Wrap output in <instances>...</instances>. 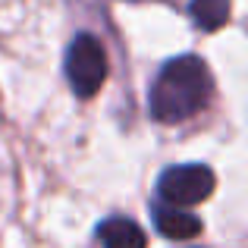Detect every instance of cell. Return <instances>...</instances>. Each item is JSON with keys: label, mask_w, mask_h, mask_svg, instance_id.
<instances>
[{"label": "cell", "mask_w": 248, "mask_h": 248, "mask_svg": "<svg viewBox=\"0 0 248 248\" xmlns=\"http://www.w3.org/2000/svg\"><path fill=\"white\" fill-rule=\"evenodd\" d=\"M211 69L195 54H182L176 60L164 63L157 79L151 85V116L157 123H182L207 107L211 101Z\"/></svg>", "instance_id": "1"}, {"label": "cell", "mask_w": 248, "mask_h": 248, "mask_svg": "<svg viewBox=\"0 0 248 248\" xmlns=\"http://www.w3.org/2000/svg\"><path fill=\"white\" fill-rule=\"evenodd\" d=\"M66 79L79 97H94L107 79V57L94 35L73 38L66 50Z\"/></svg>", "instance_id": "2"}, {"label": "cell", "mask_w": 248, "mask_h": 248, "mask_svg": "<svg viewBox=\"0 0 248 248\" xmlns=\"http://www.w3.org/2000/svg\"><path fill=\"white\" fill-rule=\"evenodd\" d=\"M214 186V170L204 164H182V167H170L160 173L157 179V195L164 204L173 207H192L201 204L204 198H211Z\"/></svg>", "instance_id": "3"}, {"label": "cell", "mask_w": 248, "mask_h": 248, "mask_svg": "<svg viewBox=\"0 0 248 248\" xmlns=\"http://www.w3.org/2000/svg\"><path fill=\"white\" fill-rule=\"evenodd\" d=\"M154 226L160 230V236L167 239H195L201 232V220L195 214L182 211V207H173V204H157L154 207Z\"/></svg>", "instance_id": "4"}, {"label": "cell", "mask_w": 248, "mask_h": 248, "mask_svg": "<svg viewBox=\"0 0 248 248\" xmlns=\"http://www.w3.org/2000/svg\"><path fill=\"white\" fill-rule=\"evenodd\" d=\"M97 242L101 248H145V230L129 217H110L97 226Z\"/></svg>", "instance_id": "5"}, {"label": "cell", "mask_w": 248, "mask_h": 248, "mask_svg": "<svg viewBox=\"0 0 248 248\" xmlns=\"http://www.w3.org/2000/svg\"><path fill=\"white\" fill-rule=\"evenodd\" d=\"M188 16L201 31H220L230 22V0H192Z\"/></svg>", "instance_id": "6"}]
</instances>
